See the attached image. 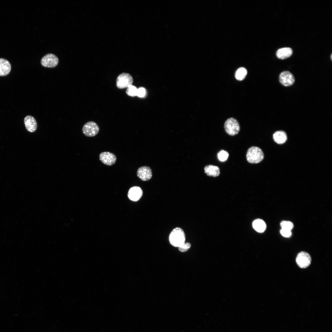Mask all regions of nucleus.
<instances>
[{
	"mask_svg": "<svg viewBox=\"0 0 332 332\" xmlns=\"http://www.w3.org/2000/svg\"><path fill=\"white\" fill-rule=\"evenodd\" d=\"M137 89L136 87L134 85H130L126 90V93L128 96L132 97L136 96Z\"/></svg>",
	"mask_w": 332,
	"mask_h": 332,
	"instance_id": "obj_19",
	"label": "nucleus"
},
{
	"mask_svg": "<svg viewBox=\"0 0 332 332\" xmlns=\"http://www.w3.org/2000/svg\"><path fill=\"white\" fill-rule=\"evenodd\" d=\"M311 261V257L310 254L305 251H301L297 255L296 262L299 267L305 268L308 267Z\"/></svg>",
	"mask_w": 332,
	"mask_h": 332,
	"instance_id": "obj_6",
	"label": "nucleus"
},
{
	"mask_svg": "<svg viewBox=\"0 0 332 332\" xmlns=\"http://www.w3.org/2000/svg\"><path fill=\"white\" fill-rule=\"evenodd\" d=\"M252 225L254 228L257 232L262 233L264 232L266 227L265 222L262 220L258 219L253 222Z\"/></svg>",
	"mask_w": 332,
	"mask_h": 332,
	"instance_id": "obj_17",
	"label": "nucleus"
},
{
	"mask_svg": "<svg viewBox=\"0 0 332 332\" xmlns=\"http://www.w3.org/2000/svg\"><path fill=\"white\" fill-rule=\"evenodd\" d=\"M58 57L55 55L49 53L44 56L41 60V63L43 66L53 68L57 66L58 63Z\"/></svg>",
	"mask_w": 332,
	"mask_h": 332,
	"instance_id": "obj_7",
	"label": "nucleus"
},
{
	"mask_svg": "<svg viewBox=\"0 0 332 332\" xmlns=\"http://www.w3.org/2000/svg\"><path fill=\"white\" fill-rule=\"evenodd\" d=\"M330 57H331V60H332V54H331V55Z\"/></svg>",
	"mask_w": 332,
	"mask_h": 332,
	"instance_id": "obj_25",
	"label": "nucleus"
},
{
	"mask_svg": "<svg viewBox=\"0 0 332 332\" xmlns=\"http://www.w3.org/2000/svg\"><path fill=\"white\" fill-rule=\"evenodd\" d=\"M224 128L226 132L232 136L237 134L240 130V126L238 122L236 119L232 117L228 119L225 121Z\"/></svg>",
	"mask_w": 332,
	"mask_h": 332,
	"instance_id": "obj_3",
	"label": "nucleus"
},
{
	"mask_svg": "<svg viewBox=\"0 0 332 332\" xmlns=\"http://www.w3.org/2000/svg\"><path fill=\"white\" fill-rule=\"evenodd\" d=\"M143 191L138 186L131 187L128 193V197L130 200L133 201H138L141 197Z\"/></svg>",
	"mask_w": 332,
	"mask_h": 332,
	"instance_id": "obj_11",
	"label": "nucleus"
},
{
	"mask_svg": "<svg viewBox=\"0 0 332 332\" xmlns=\"http://www.w3.org/2000/svg\"><path fill=\"white\" fill-rule=\"evenodd\" d=\"M273 138L276 143L279 144L284 143L287 139L286 132L283 131H278L275 132L273 135Z\"/></svg>",
	"mask_w": 332,
	"mask_h": 332,
	"instance_id": "obj_16",
	"label": "nucleus"
},
{
	"mask_svg": "<svg viewBox=\"0 0 332 332\" xmlns=\"http://www.w3.org/2000/svg\"><path fill=\"white\" fill-rule=\"evenodd\" d=\"M191 245L189 243H184L178 247L179 250L182 252H185L188 251L191 247Z\"/></svg>",
	"mask_w": 332,
	"mask_h": 332,
	"instance_id": "obj_22",
	"label": "nucleus"
},
{
	"mask_svg": "<svg viewBox=\"0 0 332 332\" xmlns=\"http://www.w3.org/2000/svg\"><path fill=\"white\" fill-rule=\"evenodd\" d=\"M100 160L107 165H112L114 164L116 161V155L111 152H103L99 155Z\"/></svg>",
	"mask_w": 332,
	"mask_h": 332,
	"instance_id": "obj_9",
	"label": "nucleus"
},
{
	"mask_svg": "<svg viewBox=\"0 0 332 332\" xmlns=\"http://www.w3.org/2000/svg\"><path fill=\"white\" fill-rule=\"evenodd\" d=\"M282 229H287L291 231L294 227L293 223L290 221H283L280 223Z\"/></svg>",
	"mask_w": 332,
	"mask_h": 332,
	"instance_id": "obj_21",
	"label": "nucleus"
},
{
	"mask_svg": "<svg viewBox=\"0 0 332 332\" xmlns=\"http://www.w3.org/2000/svg\"><path fill=\"white\" fill-rule=\"evenodd\" d=\"M137 176L143 181L148 180L151 179L152 176V170L151 168L148 166L141 167L137 170Z\"/></svg>",
	"mask_w": 332,
	"mask_h": 332,
	"instance_id": "obj_10",
	"label": "nucleus"
},
{
	"mask_svg": "<svg viewBox=\"0 0 332 332\" xmlns=\"http://www.w3.org/2000/svg\"><path fill=\"white\" fill-rule=\"evenodd\" d=\"M228 156V153L223 150L220 151L217 154L218 158L221 162L226 161L227 159Z\"/></svg>",
	"mask_w": 332,
	"mask_h": 332,
	"instance_id": "obj_20",
	"label": "nucleus"
},
{
	"mask_svg": "<svg viewBox=\"0 0 332 332\" xmlns=\"http://www.w3.org/2000/svg\"><path fill=\"white\" fill-rule=\"evenodd\" d=\"M280 232L283 236L285 237H288L291 235V231L283 229H281Z\"/></svg>",
	"mask_w": 332,
	"mask_h": 332,
	"instance_id": "obj_24",
	"label": "nucleus"
},
{
	"mask_svg": "<svg viewBox=\"0 0 332 332\" xmlns=\"http://www.w3.org/2000/svg\"><path fill=\"white\" fill-rule=\"evenodd\" d=\"M293 53L292 49L290 47H284L279 49L276 52L277 57L284 59L290 57Z\"/></svg>",
	"mask_w": 332,
	"mask_h": 332,
	"instance_id": "obj_15",
	"label": "nucleus"
},
{
	"mask_svg": "<svg viewBox=\"0 0 332 332\" xmlns=\"http://www.w3.org/2000/svg\"><path fill=\"white\" fill-rule=\"evenodd\" d=\"M146 91L143 87H140L137 89L136 96L139 97H143L146 94Z\"/></svg>",
	"mask_w": 332,
	"mask_h": 332,
	"instance_id": "obj_23",
	"label": "nucleus"
},
{
	"mask_svg": "<svg viewBox=\"0 0 332 332\" xmlns=\"http://www.w3.org/2000/svg\"><path fill=\"white\" fill-rule=\"evenodd\" d=\"M264 157L263 151L258 147L252 146L250 147L247 152V160L248 162L251 164L259 163L263 160Z\"/></svg>",
	"mask_w": 332,
	"mask_h": 332,
	"instance_id": "obj_1",
	"label": "nucleus"
},
{
	"mask_svg": "<svg viewBox=\"0 0 332 332\" xmlns=\"http://www.w3.org/2000/svg\"><path fill=\"white\" fill-rule=\"evenodd\" d=\"M133 81V78L130 74L128 73H123L117 77L116 86L119 89H124L132 85Z\"/></svg>",
	"mask_w": 332,
	"mask_h": 332,
	"instance_id": "obj_4",
	"label": "nucleus"
},
{
	"mask_svg": "<svg viewBox=\"0 0 332 332\" xmlns=\"http://www.w3.org/2000/svg\"><path fill=\"white\" fill-rule=\"evenodd\" d=\"M204 170L206 175L210 176L217 177L219 175L220 173L219 167L212 165L206 166L204 168Z\"/></svg>",
	"mask_w": 332,
	"mask_h": 332,
	"instance_id": "obj_14",
	"label": "nucleus"
},
{
	"mask_svg": "<svg viewBox=\"0 0 332 332\" xmlns=\"http://www.w3.org/2000/svg\"><path fill=\"white\" fill-rule=\"evenodd\" d=\"M11 69V65L9 62L5 59L0 58V76L7 75L10 73Z\"/></svg>",
	"mask_w": 332,
	"mask_h": 332,
	"instance_id": "obj_13",
	"label": "nucleus"
},
{
	"mask_svg": "<svg viewBox=\"0 0 332 332\" xmlns=\"http://www.w3.org/2000/svg\"><path fill=\"white\" fill-rule=\"evenodd\" d=\"M185 235L183 230L180 227L174 229L169 236L171 244L175 247H179L185 243Z\"/></svg>",
	"mask_w": 332,
	"mask_h": 332,
	"instance_id": "obj_2",
	"label": "nucleus"
},
{
	"mask_svg": "<svg viewBox=\"0 0 332 332\" xmlns=\"http://www.w3.org/2000/svg\"><path fill=\"white\" fill-rule=\"evenodd\" d=\"M24 122L27 130L31 132H34L37 128V124L34 118L30 115L26 116L24 118Z\"/></svg>",
	"mask_w": 332,
	"mask_h": 332,
	"instance_id": "obj_12",
	"label": "nucleus"
},
{
	"mask_svg": "<svg viewBox=\"0 0 332 332\" xmlns=\"http://www.w3.org/2000/svg\"><path fill=\"white\" fill-rule=\"evenodd\" d=\"M99 130V128L97 124L93 121L86 123L82 128L83 133L88 137L95 136L98 133Z\"/></svg>",
	"mask_w": 332,
	"mask_h": 332,
	"instance_id": "obj_5",
	"label": "nucleus"
},
{
	"mask_svg": "<svg viewBox=\"0 0 332 332\" xmlns=\"http://www.w3.org/2000/svg\"><path fill=\"white\" fill-rule=\"evenodd\" d=\"M279 80L280 83L285 86L292 85L295 81L294 75L288 71H284L281 73L279 76Z\"/></svg>",
	"mask_w": 332,
	"mask_h": 332,
	"instance_id": "obj_8",
	"label": "nucleus"
},
{
	"mask_svg": "<svg viewBox=\"0 0 332 332\" xmlns=\"http://www.w3.org/2000/svg\"><path fill=\"white\" fill-rule=\"evenodd\" d=\"M247 73V70L244 68L241 67L239 68L235 73V77L239 81H242L246 77Z\"/></svg>",
	"mask_w": 332,
	"mask_h": 332,
	"instance_id": "obj_18",
	"label": "nucleus"
}]
</instances>
